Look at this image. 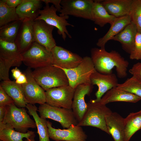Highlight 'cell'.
<instances>
[{"label": "cell", "instance_id": "ba28073f", "mask_svg": "<svg viewBox=\"0 0 141 141\" xmlns=\"http://www.w3.org/2000/svg\"><path fill=\"white\" fill-rule=\"evenodd\" d=\"M57 11L54 5L50 6L49 4H46L43 9L40 10L39 15L35 20H42L49 25L56 27L57 29L58 33L61 36L64 40L67 36L72 38L66 27L69 26L74 27V26L67 21L69 16H58L56 14Z\"/></svg>", "mask_w": 141, "mask_h": 141}, {"label": "cell", "instance_id": "5bb4252c", "mask_svg": "<svg viewBox=\"0 0 141 141\" xmlns=\"http://www.w3.org/2000/svg\"><path fill=\"white\" fill-rule=\"evenodd\" d=\"M54 28L42 20H37L33 22V29L35 42L50 51L56 45L52 34Z\"/></svg>", "mask_w": 141, "mask_h": 141}, {"label": "cell", "instance_id": "b9f144b4", "mask_svg": "<svg viewBox=\"0 0 141 141\" xmlns=\"http://www.w3.org/2000/svg\"><path fill=\"white\" fill-rule=\"evenodd\" d=\"M7 106H0V122H2L5 115Z\"/></svg>", "mask_w": 141, "mask_h": 141}, {"label": "cell", "instance_id": "44dd1931", "mask_svg": "<svg viewBox=\"0 0 141 141\" xmlns=\"http://www.w3.org/2000/svg\"><path fill=\"white\" fill-rule=\"evenodd\" d=\"M141 99L138 96L117 87H114L107 92L98 102L104 105L111 102H124L136 103Z\"/></svg>", "mask_w": 141, "mask_h": 141}, {"label": "cell", "instance_id": "ac0fdd59", "mask_svg": "<svg viewBox=\"0 0 141 141\" xmlns=\"http://www.w3.org/2000/svg\"><path fill=\"white\" fill-rule=\"evenodd\" d=\"M34 20L29 19L23 20L15 42L20 52L27 50L35 42L33 32Z\"/></svg>", "mask_w": 141, "mask_h": 141}, {"label": "cell", "instance_id": "83f0119b", "mask_svg": "<svg viewBox=\"0 0 141 141\" xmlns=\"http://www.w3.org/2000/svg\"><path fill=\"white\" fill-rule=\"evenodd\" d=\"M35 134L28 130L26 133L17 131L6 124L0 122V140L2 141H24V138L28 139Z\"/></svg>", "mask_w": 141, "mask_h": 141}, {"label": "cell", "instance_id": "1f68e13d", "mask_svg": "<svg viewBox=\"0 0 141 141\" xmlns=\"http://www.w3.org/2000/svg\"><path fill=\"white\" fill-rule=\"evenodd\" d=\"M117 87L141 98V81L133 76L123 83L119 84Z\"/></svg>", "mask_w": 141, "mask_h": 141}, {"label": "cell", "instance_id": "9a60e30c", "mask_svg": "<svg viewBox=\"0 0 141 141\" xmlns=\"http://www.w3.org/2000/svg\"><path fill=\"white\" fill-rule=\"evenodd\" d=\"M91 84L96 85L98 87L95 93L96 99H93L95 102L99 101L107 92L112 88L117 86L119 84L116 75L113 73L103 74L96 70L91 75Z\"/></svg>", "mask_w": 141, "mask_h": 141}, {"label": "cell", "instance_id": "d590c367", "mask_svg": "<svg viewBox=\"0 0 141 141\" xmlns=\"http://www.w3.org/2000/svg\"><path fill=\"white\" fill-rule=\"evenodd\" d=\"M10 68L0 58V80L3 81L10 80L9 78V71Z\"/></svg>", "mask_w": 141, "mask_h": 141}, {"label": "cell", "instance_id": "5b68a950", "mask_svg": "<svg viewBox=\"0 0 141 141\" xmlns=\"http://www.w3.org/2000/svg\"><path fill=\"white\" fill-rule=\"evenodd\" d=\"M21 55L22 62L30 68L35 69L53 64L51 52L36 42Z\"/></svg>", "mask_w": 141, "mask_h": 141}, {"label": "cell", "instance_id": "cb8c5ba5", "mask_svg": "<svg viewBox=\"0 0 141 141\" xmlns=\"http://www.w3.org/2000/svg\"><path fill=\"white\" fill-rule=\"evenodd\" d=\"M131 22L130 17L128 15L119 17L116 19L111 25V27L107 33L102 37L98 39L97 45L100 48L105 49L107 42L121 32Z\"/></svg>", "mask_w": 141, "mask_h": 141}, {"label": "cell", "instance_id": "484cf974", "mask_svg": "<svg viewBox=\"0 0 141 141\" xmlns=\"http://www.w3.org/2000/svg\"><path fill=\"white\" fill-rule=\"evenodd\" d=\"M26 108L35 122L37 130V133L39 135L38 141H50L46 119L39 116L37 112L38 108L34 104L28 103Z\"/></svg>", "mask_w": 141, "mask_h": 141}, {"label": "cell", "instance_id": "3957f363", "mask_svg": "<svg viewBox=\"0 0 141 141\" xmlns=\"http://www.w3.org/2000/svg\"><path fill=\"white\" fill-rule=\"evenodd\" d=\"M87 108L78 126H91L98 128L109 134L106 122V116L112 111L106 105L91 99L87 103Z\"/></svg>", "mask_w": 141, "mask_h": 141}, {"label": "cell", "instance_id": "60d3db41", "mask_svg": "<svg viewBox=\"0 0 141 141\" xmlns=\"http://www.w3.org/2000/svg\"><path fill=\"white\" fill-rule=\"evenodd\" d=\"M11 72L13 77L15 80L22 73L17 67H16L12 69L11 70Z\"/></svg>", "mask_w": 141, "mask_h": 141}, {"label": "cell", "instance_id": "6da1fadb", "mask_svg": "<svg viewBox=\"0 0 141 141\" xmlns=\"http://www.w3.org/2000/svg\"><path fill=\"white\" fill-rule=\"evenodd\" d=\"M91 58L97 72L103 74H111L115 67L118 77L122 78L127 76L129 62L118 52L112 50L108 52L105 48H94L91 49Z\"/></svg>", "mask_w": 141, "mask_h": 141}, {"label": "cell", "instance_id": "4316f807", "mask_svg": "<svg viewBox=\"0 0 141 141\" xmlns=\"http://www.w3.org/2000/svg\"><path fill=\"white\" fill-rule=\"evenodd\" d=\"M92 15V21L101 27L108 23L111 25L116 18L109 14L100 0L94 1Z\"/></svg>", "mask_w": 141, "mask_h": 141}, {"label": "cell", "instance_id": "7402d4cb", "mask_svg": "<svg viewBox=\"0 0 141 141\" xmlns=\"http://www.w3.org/2000/svg\"><path fill=\"white\" fill-rule=\"evenodd\" d=\"M100 1L109 14L116 18L129 15L133 2V0Z\"/></svg>", "mask_w": 141, "mask_h": 141}, {"label": "cell", "instance_id": "f35d334b", "mask_svg": "<svg viewBox=\"0 0 141 141\" xmlns=\"http://www.w3.org/2000/svg\"><path fill=\"white\" fill-rule=\"evenodd\" d=\"M45 4L51 3L56 9L57 11L60 12L62 6L60 4L61 0H42Z\"/></svg>", "mask_w": 141, "mask_h": 141}, {"label": "cell", "instance_id": "7a4b0ae2", "mask_svg": "<svg viewBox=\"0 0 141 141\" xmlns=\"http://www.w3.org/2000/svg\"><path fill=\"white\" fill-rule=\"evenodd\" d=\"M32 75L36 82L45 91L53 88L69 85L64 71L53 65L34 69Z\"/></svg>", "mask_w": 141, "mask_h": 141}, {"label": "cell", "instance_id": "d6a6232c", "mask_svg": "<svg viewBox=\"0 0 141 141\" xmlns=\"http://www.w3.org/2000/svg\"><path fill=\"white\" fill-rule=\"evenodd\" d=\"M129 15L138 32L141 33V0H133Z\"/></svg>", "mask_w": 141, "mask_h": 141}, {"label": "cell", "instance_id": "74e56055", "mask_svg": "<svg viewBox=\"0 0 141 141\" xmlns=\"http://www.w3.org/2000/svg\"><path fill=\"white\" fill-rule=\"evenodd\" d=\"M5 4L10 8H16L23 0H2Z\"/></svg>", "mask_w": 141, "mask_h": 141}, {"label": "cell", "instance_id": "9c48e42d", "mask_svg": "<svg viewBox=\"0 0 141 141\" xmlns=\"http://www.w3.org/2000/svg\"><path fill=\"white\" fill-rule=\"evenodd\" d=\"M92 0H61L59 16L69 15L92 21Z\"/></svg>", "mask_w": 141, "mask_h": 141}, {"label": "cell", "instance_id": "30bf717a", "mask_svg": "<svg viewBox=\"0 0 141 141\" xmlns=\"http://www.w3.org/2000/svg\"><path fill=\"white\" fill-rule=\"evenodd\" d=\"M75 89L69 85L49 89L45 91L46 103L52 106L72 109Z\"/></svg>", "mask_w": 141, "mask_h": 141}, {"label": "cell", "instance_id": "e0dca14e", "mask_svg": "<svg viewBox=\"0 0 141 141\" xmlns=\"http://www.w3.org/2000/svg\"><path fill=\"white\" fill-rule=\"evenodd\" d=\"M0 58L10 68L19 67L22 62L21 54L15 42H10L0 39Z\"/></svg>", "mask_w": 141, "mask_h": 141}, {"label": "cell", "instance_id": "8d00e7d4", "mask_svg": "<svg viewBox=\"0 0 141 141\" xmlns=\"http://www.w3.org/2000/svg\"><path fill=\"white\" fill-rule=\"evenodd\" d=\"M128 71L133 76L141 81V62L134 64Z\"/></svg>", "mask_w": 141, "mask_h": 141}, {"label": "cell", "instance_id": "ab89813d", "mask_svg": "<svg viewBox=\"0 0 141 141\" xmlns=\"http://www.w3.org/2000/svg\"><path fill=\"white\" fill-rule=\"evenodd\" d=\"M15 83L18 84L22 85L27 83V77L24 73H22L20 76L15 81Z\"/></svg>", "mask_w": 141, "mask_h": 141}, {"label": "cell", "instance_id": "ee69618b", "mask_svg": "<svg viewBox=\"0 0 141 141\" xmlns=\"http://www.w3.org/2000/svg\"><path fill=\"white\" fill-rule=\"evenodd\" d=\"M0 141H2V140H0Z\"/></svg>", "mask_w": 141, "mask_h": 141}, {"label": "cell", "instance_id": "f1b7e54d", "mask_svg": "<svg viewBox=\"0 0 141 141\" xmlns=\"http://www.w3.org/2000/svg\"><path fill=\"white\" fill-rule=\"evenodd\" d=\"M125 141H129L133 135L141 129V110L130 113L124 118Z\"/></svg>", "mask_w": 141, "mask_h": 141}, {"label": "cell", "instance_id": "603a6c76", "mask_svg": "<svg viewBox=\"0 0 141 141\" xmlns=\"http://www.w3.org/2000/svg\"><path fill=\"white\" fill-rule=\"evenodd\" d=\"M41 0H23L16 8L20 19H29L34 21L38 16L42 6Z\"/></svg>", "mask_w": 141, "mask_h": 141}, {"label": "cell", "instance_id": "e575fe53", "mask_svg": "<svg viewBox=\"0 0 141 141\" xmlns=\"http://www.w3.org/2000/svg\"><path fill=\"white\" fill-rule=\"evenodd\" d=\"M13 103L14 101L13 99L0 85V106H7Z\"/></svg>", "mask_w": 141, "mask_h": 141}, {"label": "cell", "instance_id": "4dcf8cb0", "mask_svg": "<svg viewBox=\"0 0 141 141\" xmlns=\"http://www.w3.org/2000/svg\"><path fill=\"white\" fill-rule=\"evenodd\" d=\"M20 20L16 8L7 6L2 0H0V27L11 22Z\"/></svg>", "mask_w": 141, "mask_h": 141}, {"label": "cell", "instance_id": "52a82bcc", "mask_svg": "<svg viewBox=\"0 0 141 141\" xmlns=\"http://www.w3.org/2000/svg\"><path fill=\"white\" fill-rule=\"evenodd\" d=\"M37 111L40 117L57 121L64 128L78 123L72 109L52 106L45 103L40 105Z\"/></svg>", "mask_w": 141, "mask_h": 141}, {"label": "cell", "instance_id": "ffe728a7", "mask_svg": "<svg viewBox=\"0 0 141 141\" xmlns=\"http://www.w3.org/2000/svg\"><path fill=\"white\" fill-rule=\"evenodd\" d=\"M137 32L136 26L131 22L111 40L119 42L123 49L130 54L134 50L136 37Z\"/></svg>", "mask_w": 141, "mask_h": 141}, {"label": "cell", "instance_id": "d6986e66", "mask_svg": "<svg viewBox=\"0 0 141 141\" xmlns=\"http://www.w3.org/2000/svg\"><path fill=\"white\" fill-rule=\"evenodd\" d=\"M107 128L114 141H125L124 118L112 111L106 116Z\"/></svg>", "mask_w": 141, "mask_h": 141}, {"label": "cell", "instance_id": "836d02e7", "mask_svg": "<svg viewBox=\"0 0 141 141\" xmlns=\"http://www.w3.org/2000/svg\"><path fill=\"white\" fill-rule=\"evenodd\" d=\"M130 58L132 60H141V33L137 32L134 47L130 54Z\"/></svg>", "mask_w": 141, "mask_h": 141}, {"label": "cell", "instance_id": "7c38bea8", "mask_svg": "<svg viewBox=\"0 0 141 141\" xmlns=\"http://www.w3.org/2000/svg\"><path fill=\"white\" fill-rule=\"evenodd\" d=\"M50 138L55 141H86L87 136L81 126L72 125L67 129H56L47 121Z\"/></svg>", "mask_w": 141, "mask_h": 141}, {"label": "cell", "instance_id": "f546056e", "mask_svg": "<svg viewBox=\"0 0 141 141\" xmlns=\"http://www.w3.org/2000/svg\"><path fill=\"white\" fill-rule=\"evenodd\" d=\"M22 20H19L10 22L0 27V39L15 42Z\"/></svg>", "mask_w": 141, "mask_h": 141}, {"label": "cell", "instance_id": "7bdbcfd3", "mask_svg": "<svg viewBox=\"0 0 141 141\" xmlns=\"http://www.w3.org/2000/svg\"><path fill=\"white\" fill-rule=\"evenodd\" d=\"M35 137V134H34L29 138L26 139L25 141H35L34 139Z\"/></svg>", "mask_w": 141, "mask_h": 141}, {"label": "cell", "instance_id": "d4e9b609", "mask_svg": "<svg viewBox=\"0 0 141 141\" xmlns=\"http://www.w3.org/2000/svg\"><path fill=\"white\" fill-rule=\"evenodd\" d=\"M0 85L13 99L16 105L19 108H25L27 104L21 85L11 80L3 81Z\"/></svg>", "mask_w": 141, "mask_h": 141}, {"label": "cell", "instance_id": "277c9868", "mask_svg": "<svg viewBox=\"0 0 141 141\" xmlns=\"http://www.w3.org/2000/svg\"><path fill=\"white\" fill-rule=\"evenodd\" d=\"M17 131L26 133L30 128L36 127L34 121L28 114L25 108H19L14 103L7 106L5 116L2 122Z\"/></svg>", "mask_w": 141, "mask_h": 141}, {"label": "cell", "instance_id": "8992f818", "mask_svg": "<svg viewBox=\"0 0 141 141\" xmlns=\"http://www.w3.org/2000/svg\"><path fill=\"white\" fill-rule=\"evenodd\" d=\"M60 68L65 72L69 85L74 89L80 84H91L90 76L96 71L91 57L88 56L83 57L81 62L74 68L69 69Z\"/></svg>", "mask_w": 141, "mask_h": 141}, {"label": "cell", "instance_id": "2e32d148", "mask_svg": "<svg viewBox=\"0 0 141 141\" xmlns=\"http://www.w3.org/2000/svg\"><path fill=\"white\" fill-rule=\"evenodd\" d=\"M93 86L91 84H83L75 89L72 109L78 123L81 120L87 109L85 96L90 95L92 91Z\"/></svg>", "mask_w": 141, "mask_h": 141}, {"label": "cell", "instance_id": "4fadbf2b", "mask_svg": "<svg viewBox=\"0 0 141 141\" xmlns=\"http://www.w3.org/2000/svg\"><path fill=\"white\" fill-rule=\"evenodd\" d=\"M53 64L63 69H69L77 66L81 62L83 58L62 47L56 45L51 51Z\"/></svg>", "mask_w": 141, "mask_h": 141}, {"label": "cell", "instance_id": "8fae6325", "mask_svg": "<svg viewBox=\"0 0 141 141\" xmlns=\"http://www.w3.org/2000/svg\"><path fill=\"white\" fill-rule=\"evenodd\" d=\"M32 72L28 67L24 73L27 80V83L21 85L25 98L27 103L44 104L46 103L45 91L34 79Z\"/></svg>", "mask_w": 141, "mask_h": 141}]
</instances>
